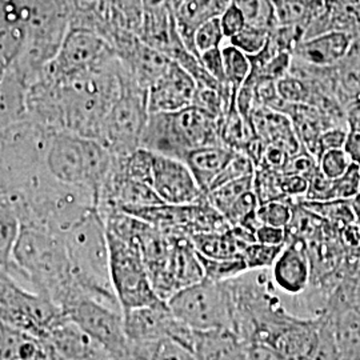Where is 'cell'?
Listing matches in <instances>:
<instances>
[{
  "label": "cell",
  "mask_w": 360,
  "mask_h": 360,
  "mask_svg": "<svg viewBox=\"0 0 360 360\" xmlns=\"http://www.w3.org/2000/svg\"><path fill=\"white\" fill-rule=\"evenodd\" d=\"M122 90L119 59L84 77L53 82L38 77L27 89V114L50 131L99 141L104 120Z\"/></svg>",
  "instance_id": "obj_1"
},
{
  "label": "cell",
  "mask_w": 360,
  "mask_h": 360,
  "mask_svg": "<svg viewBox=\"0 0 360 360\" xmlns=\"http://www.w3.org/2000/svg\"><path fill=\"white\" fill-rule=\"evenodd\" d=\"M0 202L13 208L22 226L59 238L96 208L89 188L60 183L46 168L16 184L0 187Z\"/></svg>",
  "instance_id": "obj_2"
},
{
  "label": "cell",
  "mask_w": 360,
  "mask_h": 360,
  "mask_svg": "<svg viewBox=\"0 0 360 360\" xmlns=\"http://www.w3.org/2000/svg\"><path fill=\"white\" fill-rule=\"evenodd\" d=\"M6 272L15 281L28 282L32 291L51 299L63 312L77 300L89 297L77 283L63 238L38 229L22 226L13 266Z\"/></svg>",
  "instance_id": "obj_3"
},
{
  "label": "cell",
  "mask_w": 360,
  "mask_h": 360,
  "mask_svg": "<svg viewBox=\"0 0 360 360\" xmlns=\"http://www.w3.org/2000/svg\"><path fill=\"white\" fill-rule=\"evenodd\" d=\"M63 242L77 283L87 296L122 311L111 282L108 235L99 210L77 221L65 232Z\"/></svg>",
  "instance_id": "obj_4"
},
{
  "label": "cell",
  "mask_w": 360,
  "mask_h": 360,
  "mask_svg": "<svg viewBox=\"0 0 360 360\" xmlns=\"http://www.w3.org/2000/svg\"><path fill=\"white\" fill-rule=\"evenodd\" d=\"M217 144H223L219 119L195 105L176 112L150 114L142 139L143 148L180 160L193 150Z\"/></svg>",
  "instance_id": "obj_5"
},
{
  "label": "cell",
  "mask_w": 360,
  "mask_h": 360,
  "mask_svg": "<svg viewBox=\"0 0 360 360\" xmlns=\"http://www.w3.org/2000/svg\"><path fill=\"white\" fill-rule=\"evenodd\" d=\"M147 94L122 67V90L104 120L99 138V142L116 158L127 156L142 147L143 134L150 117Z\"/></svg>",
  "instance_id": "obj_6"
},
{
  "label": "cell",
  "mask_w": 360,
  "mask_h": 360,
  "mask_svg": "<svg viewBox=\"0 0 360 360\" xmlns=\"http://www.w3.org/2000/svg\"><path fill=\"white\" fill-rule=\"evenodd\" d=\"M116 59L114 47L102 34L86 27H71L59 51L38 77L53 82L84 77L112 65Z\"/></svg>",
  "instance_id": "obj_7"
},
{
  "label": "cell",
  "mask_w": 360,
  "mask_h": 360,
  "mask_svg": "<svg viewBox=\"0 0 360 360\" xmlns=\"http://www.w3.org/2000/svg\"><path fill=\"white\" fill-rule=\"evenodd\" d=\"M65 318L63 309L51 299L28 291L8 272L0 271V319L3 324L43 340Z\"/></svg>",
  "instance_id": "obj_8"
},
{
  "label": "cell",
  "mask_w": 360,
  "mask_h": 360,
  "mask_svg": "<svg viewBox=\"0 0 360 360\" xmlns=\"http://www.w3.org/2000/svg\"><path fill=\"white\" fill-rule=\"evenodd\" d=\"M167 304L176 319L198 333L233 331L231 300L224 282L203 279L180 290L168 299Z\"/></svg>",
  "instance_id": "obj_9"
},
{
  "label": "cell",
  "mask_w": 360,
  "mask_h": 360,
  "mask_svg": "<svg viewBox=\"0 0 360 360\" xmlns=\"http://www.w3.org/2000/svg\"><path fill=\"white\" fill-rule=\"evenodd\" d=\"M53 131L31 117L1 129L0 187L11 186L44 168V155Z\"/></svg>",
  "instance_id": "obj_10"
},
{
  "label": "cell",
  "mask_w": 360,
  "mask_h": 360,
  "mask_svg": "<svg viewBox=\"0 0 360 360\" xmlns=\"http://www.w3.org/2000/svg\"><path fill=\"white\" fill-rule=\"evenodd\" d=\"M111 282L122 311L165 304L156 294L138 248L108 233Z\"/></svg>",
  "instance_id": "obj_11"
},
{
  "label": "cell",
  "mask_w": 360,
  "mask_h": 360,
  "mask_svg": "<svg viewBox=\"0 0 360 360\" xmlns=\"http://www.w3.org/2000/svg\"><path fill=\"white\" fill-rule=\"evenodd\" d=\"M65 315L103 348L111 359L129 360L131 345L120 309L92 297H83L65 309Z\"/></svg>",
  "instance_id": "obj_12"
},
{
  "label": "cell",
  "mask_w": 360,
  "mask_h": 360,
  "mask_svg": "<svg viewBox=\"0 0 360 360\" xmlns=\"http://www.w3.org/2000/svg\"><path fill=\"white\" fill-rule=\"evenodd\" d=\"M340 360H360V287L351 281L338 284L326 300ZM323 314V315H324Z\"/></svg>",
  "instance_id": "obj_13"
},
{
  "label": "cell",
  "mask_w": 360,
  "mask_h": 360,
  "mask_svg": "<svg viewBox=\"0 0 360 360\" xmlns=\"http://www.w3.org/2000/svg\"><path fill=\"white\" fill-rule=\"evenodd\" d=\"M107 40L114 47L126 74L147 92L172 62L129 30L112 28Z\"/></svg>",
  "instance_id": "obj_14"
},
{
  "label": "cell",
  "mask_w": 360,
  "mask_h": 360,
  "mask_svg": "<svg viewBox=\"0 0 360 360\" xmlns=\"http://www.w3.org/2000/svg\"><path fill=\"white\" fill-rule=\"evenodd\" d=\"M44 168L60 183L89 188L87 138L68 131L53 132L44 155Z\"/></svg>",
  "instance_id": "obj_15"
},
{
  "label": "cell",
  "mask_w": 360,
  "mask_h": 360,
  "mask_svg": "<svg viewBox=\"0 0 360 360\" xmlns=\"http://www.w3.org/2000/svg\"><path fill=\"white\" fill-rule=\"evenodd\" d=\"M151 186L165 205H196L207 199L187 165L166 155L154 153Z\"/></svg>",
  "instance_id": "obj_16"
},
{
  "label": "cell",
  "mask_w": 360,
  "mask_h": 360,
  "mask_svg": "<svg viewBox=\"0 0 360 360\" xmlns=\"http://www.w3.org/2000/svg\"><path fill=\"white\" fill-rule=\"evenodd\" d=\"M198 83L176 62H171L166 72L150 87L147 104L150 114L176 112L193 105Z\"/></svg>",
  "instance_id": "obj_17"
},
{
  "label": "cell",
  "mask_w": 360,
  "mask_h": 360,
  "mask_svg": "<svg viewBox=\"0 0 360 360\" xmlns=\"http://www.w3.org/2000/svg\"><path fill=\"white\" fill-rule=\"evenodd\" d=\"M272 283L288 296L303 295L311 285L312 267L307 245L302 240H288L270 270Z\"/></svg>",
  "instance_id": "obj_18"
},
{
  "label": "cell",
  "mask_w": 360,
  "mask_h": 360,
  "mask_svg": "<svg viewBox=\"0 0 360 360\" xmlns=\"http://www.w3.org/2000/svg\"><path fill=\"white\" fill-rule=\"evenodd\" d=\"M46 347L62 360H112L91 336L67 316L43 339Z\"/></svg>",
  "instance_id": "obj_19"
},
{
  "label": "cell",
  "mask_w": 360,
  "mask_h": 360,
  "mask_svg": "<svg viewBox=\"0 0 360 360\" xmlns=\"http://www.w3.org/2000/svg\"><path fill=\"white\" fill-rule=\"evenodd\" d=\"M354 37L342 31H330L314 38L302 40L295 50L294 59L316 68H328L339 65L347 55Z\"/></svg>",
  "instance_id": "obj_20"
},
{
  "label": "cell",
  "mask_w": 360,
  "mask_h": 360,
  "mask_svg": "<svg viewBox=\"0 0 360 360\" xmlns=\"http://www.w3.org/2000/svg\"><path fill=\"white\" fill-rule=\"evenodd\" d=\"M251 124L257 138L266 146L283 148L290 156L303 151L290 116L266 107H257L251 114Z\"/></svg>",
  "instance_id": "obj_21"
},
{
  "label": "cell",
  "mask_w": 360,
  "mask_h": 360,
  "mask_svg": "<svg viewBox=\"0 0 360 360\" xmlns=\"http://www.w3.org/2000/svg\"><path fill=\"white\" fill-rule=\"evenodd\" d=\"M196 251L211 259H243L245 247L255 243V235L242 227L191 236Z\"/></svg>",
  "instance_id": "obj_22"
},
{
  "label": "cell",
  "mask_w": 360,
  "mask_h": 360,
  "mask_svg": "<svg viewBox=\"0 0 360 360\" xmlns=\"http://www.w3.org/2000/svg\"><path fill=\"white\" fill-rule=\"evenodd\" d=\"M231 3L232 0H184L175 10L180 37L193 55L199 58L193 44L198 28L211 19L220 18Z\"/></svg>",
  "instance_id": "obj_23"
},
{
  "label": "cell",
  "mask_w": 360,
  "mask_h": 360,
  "mask_svg": "<svg viewBox=\"0 0 360 360\" xmlns=\"http://www.w3.org/2000/svg\"><path fill=\"white\" fill-rule=\"evenodd\" d=\"M235 153L236 151L224 144L207 146L187 153L183 158V162L191 169L203 193L208 195L214 181L231 162Z\"/></svg>",
  "instance_id": "obj_24"
},
{
  "label": "cell",
  "mask_w": 360,
  "mask_h": 360,
  "mask_svg": "<svg viewBox=\"0 0 360 360\" xmlns=\"http://www.w3.org/2000/svg\"><path fill=\"white\" fill-rule=\"evenodd\" d=\"M282 112L290 116L303 148L318 160V146L323 132L335 127L331 120L309 104L287 103Z\"/></svg>",
  "instance_id": "obj_25"
},
{
  "label": "cell",
  "mask_w": 360,
  "mask_h": 360,
  "mask_svg": "<svg viewBox=\"0 0 360 360\" xmlns=\"http://www.w3.org/2000/svg\"><path fill=\"white\" fill-rule=\"evenodd\" d=\"M193 354L198 360H248L243 342L231 330L196 331Z\"/></svg>",
  "instance_id": "obj_26"
},
{
  "label": "cell",
  "mask_w": 360,
  "mask_h": 360,
  "mask_svg": "<svg viewBox=\"0 0 360 360\" xmlns=\"http://www.w3.org/2000/svg\"><path fill=\"white\" fill-rule=\"evenodd\" d=\"M1 358L0 360H38L47 348L43 340L19 331L7 324L0 326Z\"/></svg>",
  "instance_id": "obj_27"
},
{
  "label": "cell",
  "mask_w": 360,
  "mask_h": 360,
  "mask_svg": "<svg viewBox=\"0 0 360 360\" xmlns=\"http://www.w3.org/2000/svg\"><path fill=\"white\" fill-rule=\"evenodd\" d=\"M65 3L71 18V27L91 28L108 38L107 0H65Z\"/></svg>",
  "instance_id": "obj_28"
},
{
  "label": "cell",
  "mask_w": 360,
  "mask_h": 360,
  "mask_svg": "<svg viewBox=\"0 0 360 360\" xmlns=\"http://www.w3.org/2000/svg\"><path fill=\"white\" fill-rule=\"evenodd\" d=\"M219 131L221 143L233 151L245 153L247 147L257 139V134L251 122H248L236 107V99L227 114L219 119Z\"/></svg>",
  "instance_id": "obj_29"
},
{
  "label": "cell",
  "mask_w": 360,
  "mask_h": 360,
  "mask_svg": "<svg viewBox=\"0 0 360 360\" xmlns=\"http://www.w3.org/2000/svg\"><path fill=\"white\" fill-rule=\"evenodd\" d=\"M309 212L323 219L336 231L343 230L351 224H356V217L352 207V200H331V202H309L303 199L295 200Z\"/></svg>",
  "instance_id": "obj_30"
},
{
  "label": "cell",
  "mask_w": 360,
  "mask_h": 360,
  "mask_svg": "<svg viewBox=\"0 0 360 360\" xmlns=\"http://www.w3.org/2000/svg\"><path fill=\"white\" fill-rule=\"evenodd\" d=\"M129 345V360H198L193 351L180 346L179 343L171 339H163L154 343Z\"/></svg>",
  "instance_id": "obj_31"
},
{
  "label": "cell",
  "mask_w": 360,
  "mask_h": 360,
  "mask_svg": "<svg viewBox=\"0 0 360 360\" xmlns=\"http://www.w3.org/2000/svg\"><path fill=\"white\" fill-rule=\"evenodd\" d=\"M22 223L13 208L0 202V266L8 271L13 262V250L18 243Z\"/></svg>",
  "instance_id": "obj_32"
},
{
  "label": "cell",
  "mask_w": 360,
  "mask_h": 360,
  "mask_svg": "<svg viewBox=\"0 0 360 360\" xmlns=\"http://www.w3.org/2000/svg\"><path fill=\"white\" fill-rule=\"evenodd\" d=\"M107 11L110 31L112 28H124L135 34L139 32L144 15L143 0H107Z\"/></svg>",
  "instance_id": "obj_33"
},
{
  "label": "cell",
  "mask_w": 360,
  "mask_h": 360,
  "mask_svg": "<svg viewBox=\"0 0 360 360\" xmlns=\"http://www.w3.org/2000/svg\"><path fill=\"white\" fill-rule=\"evenodd\" d=\"M223 62H224V72L226 82L235 92L240 90L245 80L251 75L252 65L250 56L245 52L238 50L232 44H226L221 47Z\"/></svg>",
  "instance_id": "obj_34"
},
{
  "label": "cell",
  "mask_w": 360,
  "mask_h": 360,
  "mask_svg": "<svg viewBox=\"0 0 360 360\" xmlns=\"http://www.w3.org/2000/svg\"><path fill=\"white\" fill-rule=\"evenodd\" d=\"M245 15L247 26L272 31L279 26L272 0H233Z\"/></svg>",
  "instance_id": "obj_35"
},
{
  "label": "cell",
  "mask_w": 360,
  "mask_h": 360,
  "mask_svg": "<svg viewBox=\"0 0 360 360\" xmlns=\"http://www.w3.org/2000/svg\"><path fill=\"white\" fill-rule=\"evenodd\" d=\"M254 190V175L245 176L242 179L233 180L227 184H223L218 188L212 190L207 195L211 206L215 207L219 212L224 214L231 208L242 196Z\"/></svg>",
  "instance_id": "obj_36"
},
{
  "label": "cell",
  "mask_w": 360,
  "mask_h": 360,
  "mask_svg": "<svg viewBox=\"0 0 360 360\" xmlns=\"http://www.w3.org/2000/svg\"><path fill=\"white\" fill-rule=\"evenodd\" d=\"M199 259L205 271V279L212 282H229L248 272L243 259H211L202 257L200 254Z\"/></svg>",
  "instance_id": "obj_37"
},
{
  "label": "cell",
  "mask_w": 360,
  "mask_h": 360,
  "mask_svg": "<svg viewBox=\"0 0 360 360\" xmlns=\"http://www.w3.org/2000/svg\"><path fill=\"white\" fill-rule=\"evenodd\" d=\"M295 200L283 199V200H272L269 203H263L257 207V220L260 224L287 229L294 217Z\"/></svg>",
  "instance_id": "obj_38"
},
{
  "label": "cell",
  "mask_w": 360,
  "mask_h": 360,
  "mask_svg": "<svg viewBox=\"0 0 360 360\" xmlns=\"http://www.w3.org/2000/svg\"><path fill=\"white\" fill-rule=\"evenodd\" d=\"M283 248L284 245H260L255 242L245 247L243 260L248 271L271 270Z\"/></svg>",
  "instance_id": "obj_39"
},
{
  "label": "cell",
  "mask_w": 360,
  "mask_h": 360,
  "mask_svg": "<svg viewBox=\"0 0 360 360\" xmlns=\"http://www.w3.org/2000/svg\"><path fill=\"white\" fill-rule=\"evenodd\" d=\"M270 38V31L257 28V27L245 26L239 34L229 39V43L238 50L245 52L247 56L252 58L263 51L267 46Z\"/></svg>",
  "instance_id": "obj_40"
},
{
  "label": "cell",
  "mask_w": 360,
  "mask_h": 360,
  "mask_svg": "<svg viewBox=\"0 0 360 360\" xmlns=\"http://www.w3.org/2000/svg\"><path fill=\"white\" fill-rule=\"evenodd\" d=\"M257 171V167L254 165V162L250 159L248 155L240 151H236L235 155L232 156L231 162L226 166V168L221 171V174L219 175L218 179L214 181L210 193L215 188H218L223 184H227L233 180L242 179L245 176H251L254 175Z\"/></svg>",
  "instance_id": "obj_41"
},
{
  "label": "cell",
  "mask_w": 360,
  "mask_h": 360,
  "mask_svg": "<svg viewBox=\"0 0 360 360\" xmlns=\"http://www.w3.org/2000/svg\"><path fill=\"white\" fill-rule=\"evenodd\" d=\"M224 39H226V35H224L223 28L220 25V19L215 18L198 28L195 38H193V44H195L198 55L200 56L205 52L221 49Z\"/></svg>",
  "instance_id": "obj_42"
},
{
  "label": "cell",
  "mask_w": 360,
  "mask_h": 360,
  "mask_svg": "<svg viewBox=\"0 0 360 360\" xmlns=\"http://www.w3.org/2000/svg\"><path fill=\"white\" fill-rule=\"evenodd\" d=\"M360 193V168L352 165L347 172L333 180L328 202L331 200H352Z\"/></svg>",
  "instance_id": "obj_43"
},
{
  "label": "cell",
  "mask_w": 360,
  "mask_h": 360,
  "mask_svg": "<svg viewBox=\"0 0 360 360\" xmlns=\"http://www.w3.org/2000/svg\"><path fill=\"white\" fill-rule=\"evenodd\" d=\"M318 163L323 175L327 179L331 180L342 178L352 166L348 155L343 148H336L324 153Z\"/></svg>",
  "instance_id": "obj_44"
},
{
  "label": "cell",
  "mask_w": 360,
  "mask_h": 360,
  "mask_svg": "<svg viewBox=\"0 0 360 360\" xmlns=\"http://www.w3.org/2000/svg\"><path fill=\"white\" fill-rule=\"evenodd\" d=\"M219 19H220V25H221L226 39H231L247 26L245 15L233 0H232L231 4L227 7V10L221 13V16Z\"/></svg>",
  "instance_id": "obj_45"
},
{
  "label": "cell",
  "mask_w": 360,
  "mask_h": 360,
  "mask_svg": "<svg viewBox=\"0 0 360 360\" xmlns=\"http://www.w3.org/2000/svg\"><path fill=\"white\" fill-rule=\"evenodd\" d=\"M199 60L203 65V68L207 72L218 80L220 84L229 86L226 82V72H224V62H223V53L221 49L211 50V51L205 52L199 56Z\"/></svg>",
  "instance_id": "obj_46"
},
{
  "label": "cell",
  "mask_w": 360,
  "mask_h": 360,
  "mask_svg": "<svg viewBox=\"0 0 360 360\" xmlns=\"http://www.w3.org/2000/svg\"><path fill=\"white\" fill-rule=\"evenodd\" d=\"M281 188L287 199H303L309 191V180L299 175L281 172Z\"/></svg>",
  "instance_id": "obj_47"
},
{
  "label": "cell",
  "mask_w": 360,
  "mask_h": 360,
  "mask_svg": "<svg viewBox=\"0 0 360 360\" xmlns=\"http://www.w3.org/2000/svg\"><path fill=\"white\" fill-rule=\"evenodd\" d=\"M348 129L346 127H334V129H326L319 139L318 146V162L324 153L336 148H345V144L347 141Z\"/></svg>",
  "instance_id": "obj_48"
},
{
  "label": "cell",
  "mask_w": 360,
  "mask_h": 360,
  "mask_svg": "<svg viewBox=\"0 0 360 360\" xmlns=\"http://www.w3.org/2000/svg\"><path fill=\"white\" fill-rule=\"evenodd\" d=\"M255 240L260 245H285L287 231H285V229L260 224L255 231Z\"/></svg>",
  "instance_id": "obj_49"
},
{
  "label": "cell",
  "mask_w": 360,
  "mask_h": 360,
  "mask_svg": "<svg viewBox=\"0 0 360 360\" xmlns=\"http://www.w3.org/2000/svg\"><path fill=\"white\" fill-rule=\"evenodd\" d=\"M248 360H290L282 355L275 348L263 345V343H252L245 346Z\"/></svg>",
  "instance_id": "obj_50"
},
{
  "label": "cell",
  "mask_w": 360,
  "mask_h": 360,
  "mask_svg": "<svg viewBox=\"0 0 360 360\" xmlns=\"http://www.w3.org/2000/svg\"><path fill=\"white\" fill-rule=\"evenodd\" d=\"M345 114L348 131L360 134V98L352 101L345 107Z\"/></svg>",
  "instance_id": "obj_51"
},
{
  "label": "cell",
  "mask_w": 360,
  "mask_h": 360,
  "mask_svg": "<svg viewBox=\"0 0 360 360\" xmlns=\"http://www.w3.org/2000/svg\"><path fill=\"white\" fill-rule=\"evenodd\" d=\"M343 150L348 155L351 163L360 168V134L348 132L347 141Z\"/></svg>",
  "instance_id": "obj_52"
},
{
  "label": "cell",
  "mask_w": 360,
  "mask_h": 360,
  "mask_svg": "<svg viewBox=\"0 0 360 360\" xmlns=\"http://www.w3.org/2000/svg\"><path fill=\"white\" fill-rule=\"evenodd\" d=\"M352 207H354L355 217H356V224L359 226L360 229V193L352 199Z\"/></svg>",
  "instance_id": "obj_53"
},
{
  "label": "cell",
  "mask_w": 360,
  "mask_h": 360,
  "mask_svg": "<svg viewBox=\"0 0 360 360\" xmlns=\"http://www.w3.org/2000/svg\"><path fill=\"white\" fill-rule=\"evenodd\" d=\"M47 348V347H46ZM38 360H62V359H59V358H58V356H55V355H53V354H52V352H50V351H49V348H47V352H46V354H44V355H43V356H41V358H39Z\"/></svg>",
  "instance_id": "obj_54"
},
{
  "label": "cell",
  "mask_w": 360,
  "mask_h": 360,
  "mask_svg": "<svg viewBox=\"0 0 360 360\" xmlns=\"http://www.w3.org/2000/svg\"><path fill=\"white\" fill-rule=\"evenodd\" d=\"M184 0H172V3H174V7H175V10L179 7L180 4L183 3Z\"/></svg>",
  "instance_id": "obj_55"
},
{
  "label": "cell",
  "mask_w": 360,
  "mask_h": 360,
  "mask_svg": "<svg viewBox=\"0 0 360 360\" xmlns=\"http://www.w3.org/2000/svg\"><path fill=\"white\" fill-rule=\"evenodd\" d=\"M304 1H309V3H312V1H326V0H304Z\"/></svg>",
  "instance_id": "obj_56"
},
{
  "label": "cell",
  "mask_w": 360,
  "mask_h": 360,
  "mask_svg": "<svg viewBox=\"0 0 360 360\" xmlns=\"http://www.w3.org/2000/svg\"><path fill=\"white\" fill-rule=\"evenodd\" d=\"M359 1H360V0H359Z\"/></svg>",
  "instance_id": "obj_57"
}]
</instances>
